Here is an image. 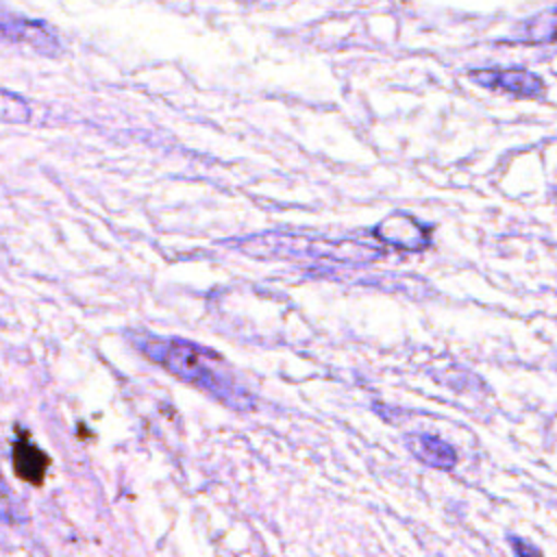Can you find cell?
Here are the masks:
<instances>
[{
	"instance_id": "cell-1",
	"label": "cell",
	"mask_w": 557,
	"mask_h": 557,
	"mask_svg": "<svg viewBox=\"0 0 557 557\" xmlns=\"http://www.w3.org/2000/svg\"><path fill=\"white\" fill-rule=\"evenodd\" d=\"M137 348L146 359L235 411H252L257 405L255 396L246 387L237 385L224 359L211 348L181 337L157 335H141L137 339Z\"/></svg>"
},
{
	"instance_id": "cell-6",
	"label": "cell",
	"mask_w": 557,
	"mask_h": 557,
	"mask_svg": "<svg viewBox=\"0 0 557 557\" xmlns=\"http://www.w3.org/2000/svg\"><path fill=\"white\" fill-rule=\"evenodd\" d=\"M50 459L41 448H37L28 433H22L20 440L13 444V470L15 474L30 483V485H41L46 479V468Z\"/></svg>"
},
{
	"instance_id": "cell-5",
	"label": "cell",
	"mask_w": 557,
	"mask_h": 557,
	"mask_svg": "<svg viewBox=\"0 0 557 557\" xmlns=\"http://www.w3.org/2000/svg\"><path fill=\"white\" fill-rule=\"evenodd\" d=\"M405 446L424 466H431V468H437V470H453L457 466L455 448L437 435L409 433L407 440H405Z\"/></svg>"
},
{
	"instance_id": "cell-8",
	"label": "cell",
	"mask_w": 557,
	"mask_h": 557,
	"mask_svg": "<svg viewBox=\"0 0 557 557\" xmlns=\"http://www.w3.org/2000/svg\"><path fill=\"white\" fill-rule=\"evenodd\" d=\"M17 516H15V500H13V494L9 492L2 474H0V520L4 522H13Z\"/></svg>"
},
{
	"instance_id": "cell-4",
	"label": "cell",
	"mask_w": 557,
	"mask_h": 557,
	"mask_svg": "<svg viewBox=\"0 0 557 557\" xmlns=\"http://www.w3.org/2000/svg\"><path fill=\"white\" fill-rule=\"evenodd\" d=\"M374 235L381 242H387L392 246L407 248V250H418L429 244V233L422 228V224H418L413 218L405 213L389 215L385 222H381L374 228Z\"/></svg>"
},
{
	"instance_id": "cell-2",
	"label": "cell",
	"mask_w": 557,
	"mask_h": 557,
	"mask_svg": "<svg viewBox=\"0 0 557 557\" xmlns=\"http://www.w3.org/2000/svg\"><path fill=\"white\" fill-rule=\"evenodd\" d=\"M0 41L26 46L46 57L61 52V39L50 24L20 15L4 4H0Z\"/></svg>"
},
{
	"instance_id": "cell-3",
	"label": "cell",
	"mask_w": 557,
	"mask_h": 557,
	"mask_svg": "<svg viewBox=\"0 0 557 557\" xmlns=\"http://www.w3.org/2000/svg\"><path fill=\"white\" fill-rule=\"evenodd\" d=\"M468 76L479 87L503 91L516 98L540 100L546 94V85L542 76L524 67H481V70H470Z\"/></svg>"
},
{
	"instance_id": "cell-9",
	"label": "cell",
	"mask_w": 557,
	"mask_h": 557,
	"mask_svg": "<svg viewBox=\"0 0 557 557\" xmlns=\"http://www.w3.org/2000/svg\"><path fill=\"white\" fill-rule=\"evenodd\" d=\"M509 544L513 548L516 555H540V550L527 542H522L520 537H509Z\"/></svg>"
},
{
	"instance_id": "cell-7",
	"label": "cell",
	"mask_w": 557,
	"mask_h": 557,
	"mask_svg": "<svg viewBox=\"0 0 557 557\" xmlns=\"http://www.w3.org/2000/svg\"><path fill=\"white\" fill-rule=\"evenodd\" d=\"M555 35V9L548 7L518 26L516 35L509 39L513 44H553Z\"/></svg>"
}]
</instances>
